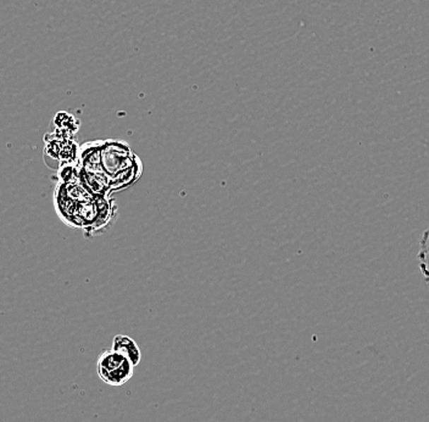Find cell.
Listing matches in <instances>:
<instances>
[{"mask_svg":"<svg viewBox=\"0 0 429 422\" xmlns=\"http://www.w3.org/2000/svg\"><path fill=\"white\" fill-rule=\"evenodd\" d=\"M98 376L111 387H119L129 382L134 374L132 363L119 353L107 349L99 356L97 361Z\"/></svg>","mask_w":429,"mask_h":422,"instance_id":"obj_1","label":"cell"},{"mask_svg":"<svg viewBox=\"0 0 429 422\" xmlns=\"http://www.w3.org/2000/svg\"><path fill=\"white\" fill-rule=\"evenodd\" d=\"M102 166L109 179L127 171L138 162L129 144L121 140H105L102 143Z\"/></svg>","mask_w":429,"mask_h":422,"instance_id":"obj_2","label":"cell"},{"mask_svg":"<svg viewBox=\"0 0 429 422\" xmlns=\"http://www.w3.org/2000/svg\"><path fill=\"white\" fill-rule=\"evenodd\" d=\"M47 151L53 159H60L61 164H77L78 163V152L80 147L72 139H60L54 137V134L48 135Z\"/></svg>","mask_w":429,"mask_h":422,"instance_id":"obj_3","label":"cell"},{"mask_svg":"<svg viewBox=\"0 0 429 422\" xmlns=\"http://www.w3.org/2000/svg\"><path fill=\"white\" fill-rule=\"evenodd\" d=\"M77 205L69 195H67L66 186L58 184L55 190V206L59 216L70 227L75 228L76 213H77Z\"/></svg>","mask_w":429,"mask_h":422,"instance_id":"obj_4","label":"cell"},{"mask_svg":"<svg viewBox=\"0 0 429 422\" xmlns=\"http://www.w3.org/2000/svg\"><path fill=\"white\" fill-rule=\"evenodd\" d=\"M112 351L119 353L121 356H126L132 366H139V363L142 361V351L138 346L137 342L129 337L127 334H116L112 339Z\"/></svg>","mask_w":429,"mask_h":422,"instance_id":"obj_5","label":"cell"},{"mask_svg":"<svg viewBox=\"0 0 429 422\" xmlns=\"http://www.w3.org/2000/svg\"><path fill=\"white\" fill-rule=\"evenodd\" d=\"M54 124H55L54 137L60 139H72L76 132L80 129V121L76 119L74 114H67L64 111L57 114Z\"/></svg>","mask_w":429,"mask_h":422,"instance_id":"obj_6","label":"cell"},{"mask_svg":"<svg viewBox=\"0 0 429 422\" xmlns=\"http://www.w3.org/2000/svg\"><path fill=\"white\" fill-rule=\"evenodd\" d=\"M418 260L422 275L425 277V285L429 289V227L425 229L420 239Z\"/></svg>","mask_w":429,"mask_h":422,"instance_id":"obj_7","label":"cell"}]
</instances>
